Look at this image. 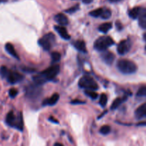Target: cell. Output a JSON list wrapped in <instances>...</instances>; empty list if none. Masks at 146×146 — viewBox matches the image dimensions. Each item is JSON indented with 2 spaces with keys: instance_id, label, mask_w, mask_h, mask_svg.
Segmentation results:
<instances>
[{
  "instance_id": "cell-17",
  "label": "cell",
  "mask_w": 146,
  "mask_h": 146,
  "mask_svg": "<svg viewBox=\"0 0 146 146\" xmlns=\"http://www.w3.org/2000/svg\"><path fill=\"white\" fill-rule=\"evenodd\" d=\"M74 46L76 48L78 51H81L83 53H86L87 49L86 46V44L84 41H81V40H78V41H75L74 44Z\"/></svg>"
},
{
  "instance_id": "cell-23",
  "label": "cell",
  "mask_w": 146,
  "mask_h": 146,
  "mask_svg": "<svg viewBox=\"0 0 146 146\" xmlns=\"http://www.w3.org/2000/svg\"><path fill=\"white\" fill-rule=\"evenodd\" d=\"M111 10L108 9H104V11H103L102 14H101V17L104 19H108L111 17Z\"/></svg>"
},
{
  "instance_id": "cell-13",
  "label": "cell",
  "mask_w": 146,
  "mask_h": 146,
  "mask_svg": "<svg viewBox=\"0 0 146 146\" xmlns=\"http://www.w3.org/2000/svg\"><path fill=\"white\" fill-rule=\"evenodd\" d=\"M54 19L55 21L59 24L60 26H66L68 24V19L66 17V16L64 15L62 13H60V14H56L54 17Z\"/></svg>"
},
{
  "instance_id": "cell-35",
  "label": "cell",
  "mask_w": 146,
  "mask_h": 146,
  "mask_svg": "<svg viewBox=\"0 0 146 146\" xmlns=\"http://www.w3.org/2000/svg\"><path fill=\"white\" fill-rule=\"evenodd\" d=\"M54 146H64L63 144L60 143H56L55 144H54Z\"/></svg>"
},
{
  "instance_id": "cell-29",
  "label": "cell",
  "mask_w": 146,
  "mask_h": 146,
  "mask_svg": "<svg viewBox=\"0 0 146 146\" xmlns=\"http://www.w3.org/2000/svg\"><path fill=\"white\" fill-rule=\"evenodd\" d=\"M78 8H79V6L77 4V5L71 7V8H69V9H68L66 10V12L69 13V14H73V13L76 12L77 10H78Z\"/></svg>"
},
{
  "instance_id": "cell-8",
  "label": "cell",
  "mask_w": 146,
  "mask_h": 146,
  "mask_svg": "<svg viewBox=\"0 0 146 146\" xmlns=\"http://www.w3.org/2000/svg\"><path fill=\"white\" fill-rule=\"evenodd\" d=\"M5 78L9 84H14L18 82H20L23 79V76L20 74L19 73L9 69Z\"/></svg>"
},
{
  "instance_id": "cell-1",
  "label": "cell",
  "mask_w": 146,
  "mask_h": 146,
  "mask_svg": "<svg viewBox=\"0 0 146 146\" xmlns=\"http://www.w3.org/2000/svg\"><path fill=\"white\" fill-rule=\"evenodd\" d=\"M60 71L59 66L54 65L52 66L48 67L46 70L43 71L42 72L40 73L38 75L34 76V83L38 85H42L44 83H46L48 81L54 79L56 76L58 74Z\"/></svg>"
},
{
  "instance_id": "cell-27",
  "label": "cell",
  "mask_w": 146,
  "mask_h": 146,
  "mask_svg": "<svg viewBox=\"0 0 146 146\" xmlns=\"http://www.w3.org/2000/svg\"><path fill=\"white\" fill-rule=\"evenodd\" d=\"M85 94L88 96V97H90L92 99H96L98 98V94L96 92H95L94 91H91V90H87L85 91Z\"/></svg>"
},
{
  "instance_id": "cell-9",
  "label": "cell",
  "mask_w": 146,
  "mask_h": 146,
  "mask_svg": "<svg viewBox=\"0 0 146 146\" xmlns=\"http://www.w3.org/2000/svg\"><path fill=\"white\" fill-rule=\"evenodd\" d=\"M131 46V41L129 40H123L118 45L117 51H118V53L119 54L124 55V54H127L129 51Z\"/></svg>"
},
{
  "instance_id": "cell-36",
  "label": "cell",
  "mask_w": 146,
  "mask_h": 146,
  "mask_svg": "<svg viewBox=\"0 0 146 146\" xmlns=\"http://www.w3.org/2000/svg\"><path fill=\"white\" fill-rule=\"evenodd\" d=\"M143 38H144V40H145V41H146V33H145V34H143Z\"/></svg>"
},
{
  "instance_id": "cell-16",
  "label": "cell",
  "mask_w": 146,
  "mask_h": 146,
  "mask_svg": "<svg viewBox=\"0 0 146 146\" xmlns=\"http://www.w3.org/2000/svg\"><path fill=\"white\" fill-rule=\"evenodd\" d=\"M5 49L6 51H7L10 55L12 56L13 57H14L15 58H17V59L19 58V57L18 56V54H17V51H16L14 46H13L11 43H7V44H6Z\"/></svg>"
},
{
  "instance_id": "cell-14",
  "label": "cell",
  "mask_w": 146,
  "mask_h": 146,
  "mask_svg": "<svg viewBox=\"0 0 146 146\" xmlns=\"http://www.w3.org/2000/svg\"><path fill=\"white\" fill-rule=\"evenodd\" d=\"M59 100V95L58 94H54L51 98L44 100L43 102V106H54L56 104Z\"/></svg>"
},
{
  "instance_id": "cell-22",
  "label": "cell",
  "mask_w": 146,
  "mask_h": 146,
  "mask_svg": "<svg viewBox=\"0 0 146 146\" xmlns=\"http://www.w3.org/2000/svg\"><path fill=\"white\" fill-rule=\"evenodd\" d=\"M111 131V128L109 125H105L104 126H102L100 129V133L103 135H108V133H110Z\"/></svg>"
},
{
  "instance_id": "cell-31",
  "label": "cell",
  "mask_w": 146,
  "mask_h": 146,
  "mask_svg": "<svg viewBox=\"0 0 146 146\" xmlns=\"http://www.w3.org/2000/svg\"><path fill=\"white\" fill-rule=\"evenodd\" d=\"M71 104H85V102H84V101H78V100H74V101H71Z\"/></svg>"
},
{
  "instance_id": "cell-10",
  "label": "cell",
  "mask_w": 146,
  "mask_h": 146,
  "mask_svg": "<svg viewBox=\"0 0 146 146\" xmlns=\"http://www.w3.org/2000/svg\"><path fill=\"white\" fill-rule=\"evenodd\" d=\"M101 58L106 64L110 65L113 62L114 59H115V56L112 52L106 50V51H104L103 54H101Z\"/></svg>"
},
{
  "instance_id": "cell-24",
  "label": "cell",
  "mask_w": 146,
  "mask_h": 146,
  "mask_svg": "<svg viewBox=\"0 0 146 146\" xmlns=\"http://www.w3.org/2000/svg\"><path fill=\"white\" fill-rule=\"evenodd\" d=\"M61 54L58 52H53L51 54V60H52V62L53 63H55V62H58V61H60L61 59Z\"/></svg>"
},
{
  "instance_id": "cell-33",
  "label": "cell",
  "mask_w": 146,
  "mask_h": 146,
  "mask_svg": "<svg viewBox=\"0 0 146 146\" xmlns=\"http://www.w3.org/2000/svg\"><path fill=\"white\" fill-rule=\"evenodd\" d=\"M82 1L84 4H90V3L92 2L94 0H82Z\"/></svg>"
},
{
  "instance_id": "cell-21",
  "label": "cell",
  "mask_w": 146,
  "mask_h": 146,
  "mask_svg": "<svg viewBox=\"0 0 146 146\" xmlns=\"http://www.w3.org/2000/svg\"><path fill=\"white\" fill-rule=\"evenodd\" d=\"M103 11H104V8H99V9H97L94 10V11H91L89 13L91 17H101V14H102Z\"/></svg>"
},
{
  "instance_id": "cell-37",
  "label": "cell",
  "mask_w": 146,
  "mask_h": 146,
  "mask_svg": "<svg viewBox=\"0 0 146 146\" xmlns=\"http://www.w3.org/2000/svg\"><path fill=\"white\" fill-rule=\"evenodd\" d=\"M7 1V0H0V3L4 2V1Z\"/></svg>"
},
{
  "instance_id": "cell-19",
  "label": "cell",
  "mask_w": 146,
  "mask_h": 146,
  "mask_svg": "<svg viewBox=\"0 0 146 146\" xmlns=\"http://www.w3.org/2000/svg\"><path fill=\"white\" fill-rule=\"evenodd\" d=\"M111 28H112V24L110 22H107L100 25L99 27H98V30H99L101 32L106 34V33L108 32L109 30H111Z\"/></svg>"
},
{
  "instance_id": "cell-7",
  "label": "cell",
  "mask_w": 146,
  "mask_h": 146,
  "mask_svg": "<svg viewBox=\"0 0 146 146\" xmlns=\"http://www.w3.org/2000/svg\"><path fill=\"white\" fill-rule=\"evenodd\" d=\"M42 93V88H41L40 85L36 84L34 83V85H31L27 87L26 90V96L28 98L31 100H35L39 98Z\"/></svg>"
},
{
  "instance_id": "cell-5",
  "label": "cell",
  "mask_w": 146,
  "mask_h": 146,
  "mask_svg": "<svg viewBox=\"0 0 146 146\" xmlns=\"http://www.w3.org/2000/svg\"><path fill=\"white\" fill-rule=\"evenodd\" d=\"M78 86L86 90L95 91L98 88V86L95 80L89 76H84L78 81Z\"/></svg>"
},
{
  "instance_id": "cell-11",
  "label": "cell",
  "mask_w": 146,
  "mask_h": 146,
  "mask_svg": "<svg viewBox=\"0 0 146 146\" xmlns=\"http://www.w3.org/2000/svg\"><path fill=\"white\" fill-rule=\"evenodd\" d=\"M138 19V24L143 29H146V8H141Z\"/></svg>"
},
{
  "instance_id": "cell-28",
  "label": "cell",
  "mask_w": 146,
  "mask_h": 146,
  "mask_svg": "<svg viewBox=\"0 0 146 146\" xmlns=\"http://www.w3.org/2000/svg\"><path fill=\"white\" fill-rule=\"evenodd\" d=\"M8 68L6 66H1V68H0V76H1V77L5 78L7 72H8Z\"/></svg>"
},
{
  "instance_id": "cell-26",
  "label": "cell",
  "mask_w": 146,
  "mask_h": 146,
  "mask_svg": "<svg viewBox=\"0 0 146 146\" xmlns=\"http://www.w3.org/2000/svg\"><path fill=\"white\" fill-rule=\"evenodd\" d=\"M136 95L137 96L139 97L146 96V86H143L140 87Z\"/></svg>"
},
{
  "instance_id": "cell-32",
  "label": "cell",
  "mask_w": 146,
  "mask_h": 146,
  "mask_svg": "<svg viewBox=\"0 0 146 146\" xmlns=\"http://www.w3.org/2000/svg\"><path fill=\"white\" fill-rule=\"evenodd\" d=\"M48 120H49L50 121H51V122L54 123H58V121H57L56 119H55L54 118H53V117H50L49 119H48Z\"/></svg>"
},
{
  "instance_id": "cell-6",
  "label": "cell",
  "mask_w": 146,
  "mask_h": 146,
  "mask_svg": "<svg viewBox=\"0 0 146 146\" xmlns=\"http://www.w3.org/2000/svg\"><path fill=\"white\" fill-rule=\"evenodd\" d=\"M56 42L55 35L52 33L44 35L42 38H41L38 41V44L46 51H48L52 48Z\"/></svg>"
},
{
  "instance_id": "cell-18",
  "label": "cell",
  "mask_w": 146,
  "mask_h": 146,
  "mask_svg": "<svg viewBox=\"0 0 146 146\" xmlns=\"http://www.w3.org/2000/svg\"><path fill=\"white\" fill-rule=\"evenodd\" d=\"M126 100V97H123V98H117L116 99H115L113 101V102L112 103L111 106V110H114L116 109L120 105L123 104L124 101Z\"/></svg>"
},
{
  "instance_id": "cell-2",
  "label": "cell",
  "mask_w": 146,
  "mask_h": 146,
  "mask_svg": "<svg viewBox=\"0 0 146 146\" xmlns=\"http://www.w3.org/2000/svg\"><path fill=\"white\" fill-rule=\"evenodd\" d=\"M117 68L121 71L122 74H132L136 72L138 67L136 64L133 61L128 59H122L118 60L117 62Z\"/></svg>"
},
{
  "instance_id": "cell-3",
  "label": "cell",
  "mask_w": 146,
  "mask_h": 146,
  "mask_svg": "<svg viewBox=\"0 0 146 146\" xmlns=\"http://www.w3.org/2000/svg\"><path fill=\"white\" fill-rule=\"evenodd\" d=\"M6 123H7V125L12 127V128H17L20 131H23L24 122H23L22 114L21 113L18 116H16L13 111H10L6 116Z\"/></svg>"
},
{
  "instance_id": "cell-25",
  "label": "cell",
  "mask_w": 146,
  "mask_h": 146,
  "mask_svg": "<svg viewBox=\"0 0 146 146\" xmlns=\"http://www.w3.org/2000/svg\"><path fill=\"white\" fill-rule=\"evenodd\" d=\"M107 101H108V98H107V96L105 94H101V97H100V100H99V104L102 107H104L106 106Z\"/></svg>"
},
{
  "instance_id": "cell-4",
  "label": "cell",
  "mask_w": 146,
  "mask_h": 146,
  "mask_svg": "<svg viewBox=\"0 0 146 146\" xmlns=\"http://www.w3.org/2000/svg\"><path fill=\"white\" fill-rule=\"evenodd\" d=\"M114 44V41L110 36L99 37L94 42V48L97 51H104Z\"/></svg>"
},
{
  "instance_id": "cell-30",
  "label": "cell",
  "mask_w": 146,
  "mask_h": 146,
  "mask_svg": "<svg viewBox=\"0 0 146 146\" xmlns=\"http://www.w3.org/2000/svg\"><path fill=\"white\" fill-rule=\"evenodd\" d=\"M17 94H18V91L15 88H11L9 91V95L11 98H14V97L17 96Z\"/></svg>"
},
{
  "instance_id": "cell-20",
  "label": "cell",
  "mask_w": 146,
  "mask_h": 146,
  "mask_svg": "<svg viewBox=\"0 0 146 146\" xmlns=\"http://www.w3.org/2000/svg\"><path fill=\"white\" fill-rule=\"evenodd\" d=\"M141 7H138L133 8L132 9L129 11V17H131V18L133 19H135L138 18V16H139L140 11H141Z\"/></svg>"
},
{
  "instance_id": "cell-15",
  "label": "cell",
  "mask_w": 146,
  "mask_h": 146,
  "mask_svg": "<svg viewBox=\"0 0 146 146\" xmlns=\"http://www.w3.org/2000/svg\"><path fill=\"white\" fill-rule=\"evenodd\" d=\"M135 116L141 119L143 118H146V104L140 106L135 111Z\"/></svg>"
},
{
  "instance_id": "cell-34",
  "label": "cell",
  "mask_w": 146,
  "mask_h": 146,
  "mask_svg": "<svg viewBox=\"0 0 146 146\" xmlns=\"http://www.w3.org/2000/svg\"><path fill=\"white\" fill-rule=\"evenodd\" d=\"M108 1L111 3H117V2H119V1H121V0H108Z\"/></svg>"
},
{
  "instance_id": "cell-12",
  "label": "cell",
  "mask_w": 146,
  "mask_h": 146,
  "mask_svg": "<svg viewBox=\"0 0 146 146\" xmlns=\"http://www.w3.org/2000/svg\"><path fill=\"white\" fill-rule=\"evenodd\" d=\"M54 29H55L56 31L58 32V34H59L60 36L62 37L63 38H64V39L66 40H68L71 38V36L68 34L66 29L64 27H63V26H55V27H54Z\"/></svg>"
}]
</instances>
